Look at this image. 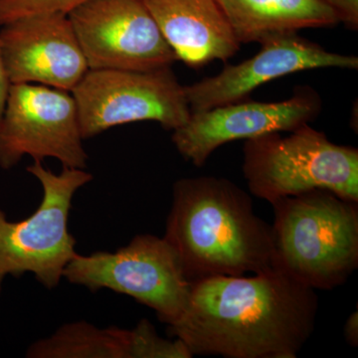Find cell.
Instances as JSON below:
<instances>
[{
    "mask_svg": "<svg viewBox=\"0 0 358 358\" xmlns=\"http://www.w3.org/2000/svg\"><path fill=\"white\" fill-rule=\"evenodd\" d=\"M319 300L273 268L192 282L180 319L167 327L192 357L296 358L315 331Z\"/></svg>",
    "mask_w": 358,
    "mask_h": 358,
    "instance_id": "1",
    "label": "cell"
},
{
    "mask_svg": "<svg viewBox=\"0 0 358 358\" xmlns=\"http://www.w3.org/2000/svg\"><path fill=\"white\" fill-rule=\"evenodd\" d=\"M166 238L190 282L274 268L272 227L229 179L181 178L173 185Z\"/></svg>",
    "mask_w": 358,
    "mask_h": 358,
    "instance_id": "2",
    "label": "cell"
},
{
    "mask_svg": "<svg viewBox=\"0 0 358 358\" xmlns=\"http://www.w3.org/2000/svg\"><path fill=\"white\" fill-rule=\"evenodd\" d=\"M271 205L274 268L315 291L345 284L358 267V202L317 189Z\"/></svg>",
    "mask_w": 358,
    "mask_h": 358,
    "instance_id": "3",
    "label": "cell"
},
{
    "mask_svg": "<svg viewBox=\"0 0 358 358\" xmlns=\"http://www.w3.org/2000/svg\"><path fill=\"white\" fill-rule=\"evenodd\" d=\"M242 171L250 192L270 203L317 189L358 202L357 148L336 145L310 124L245 141Z\"/></svg>",
    "mask_w": 358,
    "mask_h": 358,
    "instance_id": "4",
    "label": "cell"
},
{
    "mask_svg": "<svg viewBox=\"0 0 358 358\" xmlns=\"http://www.w3.org/2000/svg\"><path fill=\"white\" fill-rule=\"evenodd\" d=\"M27 171L39 181L43 195L38 208L17 222L9 221L0 209V294L6 275L20 278L26 273L46 289L57 288L78 254L69 231L70 211L75 194L93 176L69 167L56 174L41 162H34Z\"/></svg>",
    "mask_w": 358,
    "mask_h": 358,
    "instance_id": "5",
    "label": "cell"
},
{
    "mask_svg": "<svg viewBox=\"0 0 358 358\" xmlns=\"http://www.w3.org/2000/svg\"><path fill=\"white\" fill-rule=\"evenodd\" d=\"M63 279L91 292L106 289L126 294L152 308L167 327L176 324L189 301L192 282L166 238L136 235L114 252L77 254Z\"/></svg>",
    "mask_w": 358,
    "mask_h": 358,
    "instance_id": "6",
    "label": "cell"
},
{
    "mask_svg": "<svg viewBox=\"0 0 358 358\" xmlns=\"http://www.w3.org/2000/svg\"><path fill=\"white\" fill-rule=\"evenodd\" d=\"M83 140L121 124L152 121L174 131L192 110L171 67L152 71L91 70L72 90Z\"/></svg>",
    "mask_w": 358,
    "mask_h": 358,
    "instance_id": "7",
    "label": "cell"
},
{
    "mask_svg": "<svg viewBox=\"0 0 358 358\" xmlns=\"http://www.w3.org/2000/svg\"><path fill=\"white\" fill-rule=\"evenodd\" d=\"M76 102L69 92L44 85L11 84L0 122V167L10 169L25 155L52 157L63 167L85 169Z\"/></svg>",
    "mask_w": 358,
    "mask_h": 358,
    "instance_id": "8",
    "label": "cell"
},
{
    "mask_svg": "<svg viewBox=\"0 0 358 358\" xmlns=\"http://www.w3.org/2000/svg\"><path fill=\"white\" fill-rule=\"evenodd\" d=\"M67 15L89 69L152 71L178 60L143 0H87Z\"/></svg>",
    "mask_w": 358,
    "mask_h": 358,
    "instance_id": "9",
    "label": "cell"
},
{
    "mask_svg": "<svg viewBox=\"0 0 358 358\" xmlns=\"http://www.w3.org/2000/svg\"><path fill=\"white\" fill-rule=\"evenodd\" d=\"M322 100L315 89L299 87L280 102L245 100L192 112L171 140L179 154L193 166H203L225 143L272 133L291 131L310 124L320 114Z\"/></svg>",
    "mask_w": 358,
    "mask_h": 358,
    "instance_id": "10",
    "label": "cell"
},
{
    "mask_svg": "<svg viewBox=\"0 0 358 358\" xmlns=\"http://www.w3.org/2000/svg\"><path fill=\"white\" fill-rule=\"evenodd\" d=\"M1 27L0 56L11 84L71 92L89 70L67 13L29 14Z\"/></svg>",
    "mask_w": 358,
    "mask_h": 358,
    "instance_id": "11",
    "label": "cell"
},
{
    "mask_svg": "<svg viewBox=\"0 0 358 358\" xmlns=\"http://www.w3.org/2000/svg\"><path fill=\"white\" fill-rule=\"evenodd\" d=\"M260 45V51L253 57L239 64L225 66L215 76L185 87L190 110L201 112L239 102L258 87L301 71L358 68L357 56L327 51L298 33L268 37Z\"/></svg>",
    "mask_w": 358,
    "mask_h": 358,
    "instance_id": "12",
    "label": "cell"
},
{
    "mask_svg": "<svg viewBox=\"0 0 358 358\" xmlns=\"http://www.w3.org/2000/svg\"><path fill=\"white\" fill-rule=\"evenodd\" d=\"M29 358H188L178 338H164L150 320L133 329L98 327L89 322H68L28 348Z\"/></svg>",
    "mask_w": 358,
    "mask_h": 358,
    "instance_id": "13",
    "label": "cell"
},
{
    "mask_svg": "<svg viewBox=\"0 0 358 358\" xmlns=\"http://www.w3.org/2000/svg\"><path fill=\"white\" fill-rule=\"evenodd\" d=\"M178 60L199 69L240 49L217 0H143Z\"/></svg>",
    "mask_w": 358,
    "mask_h": 358,
    "instance_id": "14",
    "label": "cell"
},
{
    "mask_svg": "<svg viewBox=\"0 0 358 358\" xmlns=\"http://www.w3.org/2000/svg\"><path fill=\"white\" fill-rule=\"evenodd\" d=\"M237 41L261 43L308 28L334 27L339 20L324 0H217Z\"/></svg>",
    "mask_w": 358,
    "mask_h": 358,
    "instance_id": "15",
    "label": "cell"
},
{
    "mask_svg": "<svg viewBox=\"0 0 358 358\" xmlns=\"http://www.w3.org/2000/svg\"><path fill=\"white\" fill-rule=\"evenodd\" d=\"M87 0H0V26L40 13H68Z\"/></svg>",
    "mask_w": 358,
    "mask_h": 358,
    "instance_id": "16",
    "label": "cell"
},
{
    "mask_svg": "<svg viewBox=\"0 0 358 358\" xmlns=\"http://www.w3.org/2000/svg\"><path fill=\"white\" fill-rule=\"evenodd\" d=\"M336 11L339 23L357 31L358 29V0H324Z\"/></svg>",
    "mask_w": 358,
    "mask_h": 358,
    "instance_id": "17",
    "label": "cell"
},
{
    "mask_svg": "<svg viewBox=\"0 0 358 358\" xmlns=\"http://www.w3.org/2000/svg\"><path fill=\"white\" fill-rule=\"evenodd\" d=\"M343 334L346 343L352 348H357L358 345V312L355 310L346 320L345 327H343Z\"/></svg>",
    "mask_w": 358,
    "mask_h": 358,
    "instance_id": "18",
    "label": "cell"
},
{
    "mask_svg": "<svg viewBox=\"0 0 358 358\" xmlns=\"http://www.w3.org/2000/svg\"><path fill=\"white\" fill-rule=\"evenodd\" d=\"M10 85L6 69H4L3 63H2L1 56H0V122H1L4 110H6Z\"/></svg>",
    "mask_w": 358,
    "mask_h": 358,
    "instance_id": "19",
    "label": "cell"
}]
</instances>
